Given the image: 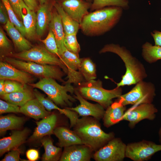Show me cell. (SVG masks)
Listing matches in <instances>:
<instances>
[{
  "label": "cell",
  "instance_id": "obj_46",
  "mask_svg": "<svg viewBox=\"0 0 161 161\" xmlns=\"http://www.w3.org/2000/svg\"><path fill=\"white\" fill-rule=\"evenodd\" d=\"M4 80L0 79V96L4 94Z\"/></svg>",
  "mask_w": 161,
  "mask_h": 161
},
{
  "label": "cell",
  "instance_id": "obj_37",
  "mask_svg": "<svg viewBox=\"0 0 161 161\" xmlns=\"http://www.w3.org/2000/svg\"><path fill=\"white\" fill-rule=\"evenodd\" d=\"M26 84L17 81L6 80L4 82V94L23 91L27 88Z\"/></svg>",
  "mask_w": 161,
  "mask_h": 161
},
{
  "label": "cell",
  "instance_id": "obj_38",
  "mask_svg": "<svg viewBox=\"0 0 161 161\" xmlns=\"http://www.w3.org/2000/svg\"><path fill=\"white\" fill-rule=\"evenodd\" d=\"M20 107L2 100H0V114L7 113H20Z\"/></svg>",
  "mask_w": 161,
  "mask_h": 161
},
{
  "label": "cell",
  "instance_id": "obj_9",
  "mask_svg": "<svg viewBox=\"0 0 161 161\" xmlns=\"http://www.w3.org/2000/svg\"><path fill=\"white\" fill-rule=\"evenodd\" d=\"M126 147L120 138L114 137L96 151L94 159L97 161H122L126 157Z\"/></svg>",
  "mask_w": 161,
  "mask_h": 161
},
{
  "label": "cell",
  "instance_id": "obj_21",
  "mask_svg": "<svg viewBox=\"0 0 161 161\" xmlns=\"http://www.w3.org/2000/svg\"><path fill=\"white\" fill-rule=\"evenodd\" d=\"M53 133L58 139V145L61 148L75 145L83 144L80 139L74 131L61 126L55 128Z\"/></svg>",
  "mask_w": 161,
  "mask_h": 161
},
{
  "label": "cell",
  "instance_id": "obj_18",
  "mask_svg": "<svg viewBox=\"0 0 161 161\" xmlns=\"http://www.w3.org/2000/svg\"><path fill=\"white\" fill-rule=\"evenodd\" d=\"M57 120L56 115L51 114L41 120L37 122V126L30 138L29 140L31 141L36 140L53 134Z\"/></svg>",
  "mask_w": 161,
  "mask_h": 161
},
{
  "label": "cell",
  "instance_id": "obj_33",
  "mask_svg": "<svg viewBox=\"0 0 161 161\" xmlns=\"http://www.w3.org/2000/svg\"><path fill=\"white\" fill-rule=\"evenodd\" d=\"M128 0H92L90 9L94 11L106 6H116L126 8L128 6Z\"/></svg>",
  "mask_w": 161,
  "mask_h": 161
},
{
  "label": "cell",
  "instance_id": "obj_28",
  "mask_svg": "<svg viewBox=\"0 0 161 161\" xmlns=\"http://www.w3.org/2000/svg\"><path fill=\"white\" fill-rule=\"evenodd\" d=\"M53 6L61 17L65 34H77L80 24L69 16L58 2L55 1Z\"/></svg>",
  "mask_w": 161,
  "mask_h": 161
},
{
  "label": "cell",
  "instance_id": "obj_15",
  "mask_svg": "<svg viewBox=\"0 0 161 161\" xmlns=\"http://www.w3.org/2000/svg\"><path fill=\"white\" fill-rule=\"evenodd\" d=\"M31 74L19 69L5 61L0 62V79L14 80L22 84L30 83L33 78Z\"/></svg>",
  "mask_w": 161,
  "mask_h": 161
},
{
  "label": "cell",
  "instance_id": "obj_36",
  "mask_svg": "<svg viewBox=\"0 0 161 161\" xmlns=\"http://www.w3.org/2000/svg\"><path fill=\"white\" fill-rule=\"evenodd\" d=\"M41 41L45 45V48L49 52L59 57L58 50L54 35L50 29L46 38Z\"/></svg>",
  "mask_w": 161,
  "mask_h": 161
},
{
  "label": "cell",
  "instance_id": "obj_41",
  "mask_svg": "<svg viewBox=\"0 0 161 161\" xmlns=\"http://www.w3.org/2000/svg\"><path fill=\"white\" fill-rule=\"evenodd\" d=\"M10 44L9 41L2 28L0 29V47L1 49L9 48Z\"/></svg>",
  "mask_w": 161,
  "mask_h": 161
},
{
  "label": "cell",
  "instance_id": "obj_34",
  "mask_svg": "<svg viewBox=\"0 0 161 161\" xmlns=\"http://www.w3.org/2000/svg\"><path fill=\"white\" fill-rule=\"evenodd\" d=\"M7 12L9 20L24 37L26 36L25 29L23 22L16 14L8 0H1Z\"/></svg>",
  "mask_w": 161,
  "mask_h": 161
},
{
  "label": "cell",
  "instance_id": "obj_47",
  "mask_svg": "<svg viewBox=\"0 0 161 161\" xmlns=\"http://www.w3.org/2000/svg\"><path fill=\"white\" fill-rule=\"evenodd\" d=\"M40 5H42L46 3L48 0H38Z\"/></svg>",
  "mask_w": 161,
  "mask_h": 161
},
{
  "label": "cell",
  "instance_id": "obj_20",
  "mask_svg": "<svg viewBox=\"0 0 161 161\" xmlns=\"http://www.w3.org/2000/svg\"><path fill=\"white\" fill-rule=\"evenodd\" d=\"M103 118V125L109 127L123 120L126 107L117 100L107 108Z\"/></svg>",
  "mask_w": 161,
  "mask_h": 161
},
{
  "label": "cell",
  "instance_id": "obj_44",
  "mask_svg": "<svg viewBox=\"0 0 161 161\" xmlns=\"http://www.w3.org/2000/svg\"><path fill=\"white\" fill-rule=\"evenodd\" d=\"M155 43V45L161 47V32L157 30L154 31L151 33Z\"/></svg>",
  "mask_w": 161,
  "mask_h": 161
},
{
  "label": "cell",
  "instance_id": "obj_6",
  "mask_svg": "<svg viewBox=\"0 0 161 161\" xmlns=\"http://www.w3.org/2000/svg\"><path fill=\"white\" fill-rule=\"evenodd\" d=\"M4 61L19 69L41 78H51L64 82L62 79L63 73L58 66L24 61L9 57H6Z\"/></svg>",
  "mask_w": 161,
  "mask_h": 161
},
{
  "label": "cell",
  "instance_id": "obj_42",
  "mask_svg": "<svg viewBox=\"0 0 161 161\" xmlns=\"http://www.w3.org/2000/svg\"><path fill=\"white\" fill-rule=\"evenodd\" d=\"M13 10L18 18L22 20L20 6L21 0H8Z\"/></svg>",
  "mask_w": 161,
  "mask_h": 161
},
{
  "label": "cell",
  "instance_id": "obj_30",
  "mask_svg": "<svg viewBox=\"0 0 161 161\" xmlns=\"http://www.w3.org/2000/svg\"><path fill=\"white\" fill-rule=\"evenodd\" d=\"M24 121L23 117L14 115L1 116L0 134H3L8 130L19 129L22 126Z\"/></svg>",
  "mask_w": 161,
  "mask_h": 161
},
{
  "label": "cell",
  "instance_id": "obj_12",
  "mask_svg": "<svg viewBox=\"0 0 161 161\" xmlns=\"http://www.w3.org/2000/svg\"><path fill=\"white\" fill-rule=\"evenodd\" d=\"M157 112V109L152 103L133 106L125 112L123 120L129 121V127L133 128L143 120H154Z\"/></svg>",
  "mask_w": 161,
  "mask_h": 161
},
{
  "label": "cell",
  "instance_id": "obj_7",
  "mask_svg": "<svg viewBox=\"0 0 161 161\" xmlns=\"http://www.w3.org/2000/svg\"><path fill=\"white\" fill-rule=\"evenodd\" d=\"M154 85L150 82L140 81L127 93L122 95L117 101L124 106L152 103L155 96Z\"/></svg>",
  "mask_w": 161,
  "mask_h": 161
},
{
  "label": "cell",
  "instance_id": "obj_11",
  "mask_svg": "<svg viewBox=\"0 0 161 161\" xmlns=\"http://www.w3.org/2000/svg\"><path fill=\"white\" fill-rule=\"evenodd\" d=\"M59 58L67 69V80L65 83H74L78 85L83 82V78L79 71L80 59L76 54L68 50L66 48L59 52Z\"/></svg>",
  "mask_w": 161,
  "mask_h": 161
},
{
  "label": "cell",
  "instance_id": "obj_49",
  "mask_svg": "<svg viewBox=\"0 0 161 161\" xmlns=\"http://www.w3.org/2000/svg\"><path fill=\"white\" fill-rule=\"evenodd\" d=\"M86 0V1H87L90 2L91 3H92V0Z\"/></svg>",
  "mask_w": 161,
  "mask_h": 161
},
{
  "label": "cell",
  "instance_id": "obj_24",
  "mask_svg": "<svg viewBox=\"0 0 161 161\" xmlns=\"http://www.w3.org/2000/svg\"><path fill=\"white\" fill-rule=\"evenodd\" d=\"M49 26L55 38L59 53L66 48L64 43L65 33L61 17L55 8Z\"/></svg>",
  "mask_w": 161,
  "mask_h": 161
},
{
  "label": "cell",
  "instance_id": "obj_10",
  "mask_svg": "<svg viewBox=\"0 0 161 161\" xmlns=\"http://www.w3.org/2000/svg\"><path fill=\"white\" fill-rule=\"evenodd\" d=\"M161 151V145L145 140L126 145V157L134 161L148 160L155 153Z\"/></svg>",
  "mask_w": 161,
  "mask_h": 161
},
{
  "label": "cell",
  "instance_id": "obj_32",
  "mask_svg": "<svg viewBox=\"0 0 161 161\" xmlns=\"http://www.w3.org/2000/svg\"><path fill=\"white\" fill-rule=\"evenodd\" d=\"M81 62L79 70L86 81L95 80L96 78L95 64L89 58L80 59Z\"/></svg>",
  "mask_w": 161,
  "mask_h": 161
},
{
  "label": "cell",
  "instance_id": "obj_40",
  "mask_svg": "<svg viewBox=\"0 0 161 161\" xmlns=\"http://www.w3.org/2000/svg\"><path fill=\"white\" fill-rule=\"evenodd\" d=\"M9 18L7 10L3 3L0 4V22L1 24H5L9 20Z\"/></svg>",
  "mask_w": 161,
  "mask_h": 161
},
{
  "label": "cell",
  "instance_id": "obj_48",
  "mask_svg": "<svg viewBox=\"0 0 161 161\" xmlns=\"http://www.w3.org/2000/svg\"><path fill=\"white\" fill-rule=\"evenodd\" d=\"M159 141L161 143V126L160 128L159 131Z\"/></svg>",
  "mask_w": 161,
  "mask_h": 161
},
{
  "label": "cell",
  "instance_id": "obj_3",
  "mask_svg": "<svg viewBox=\"0 0 161 161\" xmlns=\"http://www.w3.org/2000/svg\"><path fill=\"white\" fill-rule=\"evenodd\" d=\"M97 120L93 117H83L78 118L73 127L83 144L92 151H97L114 137L113 133H106L102 129Z\"/></svg>",
  "mask_w": 161,
  "mask_h": 161
},
{
  "label": "cell",
  "instance_id": "obj_13",
  "mask_svg": "<svg viewBox=\"0 0 161 161\" xmlns=\"http://www.w3.org/2000/svg\"><path fill=\"white\" fill-rule=\"evenodd\" d=\"M74 92V97L79 101L80 104L75 107L66 108L75 112L80 116H91L98 120L103 118L105 111L103 107L98 103L93 104L88 102L76 89Z\"/></svg>",
  "mask_w": 161,
  "mask_h": 161
},
{
  "label": "cell",
  "instance_id": "obj_45",
  "mask_svg": "<svg viewBox=\"0 0 161 161\" xmlns=\"http://www.w3.org/2000/svg\"><path fill=\"white\" fill-rule=\"evenodd\" d=\"M26 5L31 10L34 11L38 8L37 0H23Z\"/></svg>",
  "mask_w": 161,
  "mask_h": 161
},
{
  "label": "cell",
  "instance_id": "obj_27",
  "mask_svg": "<svg viewBox=\"0 0 161 161\" xmlns=\"http://www.w3.org/2000/svg\"><path fill=\"white\" fill-rule=\"evenodd\" d=\"M0 97L5 101L20 107L35 98L33 91L27 88L23 91L5 94Z\"/></svg>",
  "mask_w": 161,
  "mask_h": 161
},
{
  "label": "cell",
  "instance_id": "obj_16",
  "mask_svg": "<svg viewBox=\"0 0 161 161\" xmlns=\"http://www.w3.org/2000/svg\"><path fill=\"white\" fill-rule=\"evenodd\" d=\"M92 151L89 147L83 144L75 145L66 147L59 161H90Z\"/></svg>",
  "mask_w": 161,
  "mask_h": 161
},
{
  "label": "cell",
  "instance_id": "obj_26",
  "mask_svg": "<svg viewBox=\"0 0 161 161\" xmlns=\"http://www.w3.org/2000/svg\"><path fill=\"white\" fill-rule=\"evenodd\" d=\"M53 5H50L46 3L41 5L38 9L36 14V33L39 36L43 35L49 24L52 18V6Z\"/></svg>",
  "mask_w": 161,
  "mask_h": 161
},
{
  "label": "cell",
  "instance_id": "obj_22",
  "mask_svg": "<svg viewBox=\"0 0 161 161\" xmlns=\"http://www.w3.org/2000/svg\"><path fill=\"white\" fill-rule=\"evenodd\" d=\"M20 113L36 120L43 119L51 113L35 98L20 107Z\"/></svg>",
  "mask_w": 161,
  "mask_h": 161
},
{
  "label": "cell",
  "instance_id": "obj_14",
  "mask_svg": "<svg viewBox=\"0 0 161 161\" xmlns=\"http://www.w3.org/2000/svg\"><path fill=\"white\" fill-rule=\"evenodd\" d=\"M56 2L69 16L80 24L84 17L89 13L88 10L92 4L85 0H59Z\"/></svg>",
  "mask_w": 161,
  "mask_h": 161
},
{
  "label": "cell",
  "instance_id": "obj_2",
  "mask_svg": "<svg viewBox=\"0 0 161 161\" xmlns=\"http://www.w3.org/2000/svg\"><path fill=\"white\" fill-rule=\"evenodd\" d=\"M108 52L115 53L118 55L124 62L126 67V72L122 76L121 81L116 83L117 87H121L136 84L147 77L143 65L133 56L125 47H120L118 44H107L100 50V53Z\"/></svg>",
  "mask_w": 161,
  "mask_h": 161
},
{
  "label": "cell",
  "instance_id": "obj_5",
  "mask_svg": "<svg viewBox=\"0 0 161 161\" xmlns=\"http://www.w3.org/2000/svg\"><path fill=\"white\" fill-rule=\"evenodd\" d=\"M29 85L42 90L58 106L70 107L72 103L76 100L74 97L67 93L69 92L72 94L75 92V89L70 83H66L65 86H62L58 83L55 79L44 78L36 83H30Z\"/></svg>",
  "mask_w": 161,
  "mask_h": 161
},
{
  "label": "cell",
  "instance_id": "obj_29",
  "mask_svg": "<svg viewBox=\"0 0 161 161\" xmlns=\"http://www.w3.org/2000/svg\"><path fill=\"white\" fill-rule=\"evenodd\" d=\"M41 142L45 150V152L41 158L42 161H57L60 159L61 155V148L54 146L51 139L49 137L41 139Z\"/></svg>",
  "mask_w": 161,
  "mask_h": 161
},
{
  "label": "cell",
  "instance_id": "obj_31",
  "mask_svg": "<svg viewBox=\"0 0 161 161\" xmlns=\"http://www.w3.org/2000/svg\"><path fill=\"white\" fill-rule=\"evenodd\" d=\"M142 55L148 63L151 64L161 59V47L146 42L142 47Z\"/></svg>",
  "mask_w": 161,
  "mask_h": 161
},
{
  "label": "cell",
  "instance_id": "obj_17",
  "mask_svg": "<svg viewBox=\"0 0 161 161\" xmlns=\"http://www.w3.org/2000/svg\"><path fill=\"white\" fill-rule=\"evenodd\" d=\"M29 132V130L26 128L21 130H17L13 131L10 136L0 139V156L24 143Z\"/></svg>",
  "mask_w": 161,
  "mask_h": 161
},
{
  "label": "cell",
  "instance_id": "obj_39",
  "mask_svg": "<svg viewBox=\"0 0 161 161\" xmlns=\"http://www.w3.org/2000/svg\"><path fill=\"white\" fill-rule=\"evenodd\" d=\"M1 161H19L21 153L20 150L18 148L13 149L8 151Z\"/></svg>",
  "mask_w": 161,
  "mask_h": 161
},
{
  "label": "cell",
  "instance_id": "obj_23",
  "mask_svg": "<svg viewBox=\"0 0 161 161\" xmlns=\"http://www.w3.org/2000/svg\"><path fill=\"white\" fill-rule=\"evenodd\" d=\"M36 98L48 111L50 112L52 110H56L61 114L66 116L70 120V127H73L75 125L78 119V114L76 112L66 108L64 109L59 108L52 100L48 97H45L41 93L38 94Z\"/></svg>",
  "mask_w": 161,
  "mask_h": 161
},
{
  "label": "cell",
  "instance_id": "obj_8",
  "mask_svg": "<svg viewBox=\"0 0 161 161\" xmlns=\"http://www.w3.org/2000/svg\"><path fill=\"white\" fill-rule=\"evenodd\" d=\"M12 56L15 58L41 64L57 66L67 73V68L59 58L46 48L41 47H32L29 50L13 54Z\"/></svg>",
  "mask_w": 161,
  "mask_h": 161
},
{
  "label": "cell",
  "instance_id": "obj_35",
  "mask_svg": "<svg viewBox=\"0 0 161 161\" xmlns=\"http://www.w3.org/2000/svg\"><path fill=\"white\" fill-rule=\"evenodd\" d=\"M77 34H65L64 43L66 49L79 57L80 50V45L77 41Z\"/></svg>",
  "mask_w": 161,
  "mask_h": 161
},
{
  "label": "cell",
  "instance_id": "obj_43",
  "mask_svg": "<svg viewBox=\"0 0 161 161\" xmlns=\"http://www.w3.org/2000/svg\"><path fill=\"white\" fill-rule=\"evenodd\" d=\"M27 158L29 161H35L39 158L38 151L35 149H31L28 150L26 152Z\"/></svg>",
  "mask_w": 161,
  "mask_h": 161
},
{
  "label": "cell",
  "instance_id": "obj_25",
  "mask_svg": "<svg viewBox=\"0 0 161 161\" xmlns=\"http://www.w3.org/2000/svg\"><path fill=\"white\" fill-rule=\"evenodd\" d=\"M7 33L12 39L16 48L20 52L29 50L32 45L14 25L9 20L4 26Z\"/></svg>",
  "mask_w": 161,
  "mask_h": 161
},
{
  "label": "cell",
  "instance_id": "obj_1",
  "mask_svg": "<svg viewBox=\"0 0 161 161\" xmlns=\"http://www.w3.org/2000/svg\"><path fill=\"white\" fill-rule=\"evenodd\" d=\"M122 8L110 6L89 13L83 18L80 29L85 35L95 36L110 30L118 22L122 14Z\"/></svg>",
  "mask_w": 161,
  "mask_h": 161
},
{
  "label": "cell",
  "instance_id": "obj_4",
  "mask_svg": "<svg viewBox=\"0 0 161 161\" xmlns=\"http://www.w3.org/2000/svg\"><path fill=\"white\" fill-rule=\"evenodd\" d=\"M76 90L84 98L95 101L106 109L112 103V100L119 97L122 95L121 87H116L112 90L103 87L100 80L83 82L78 85Z\"/></svg>",
  "mask_w": 161,
  "mask_h": 161
},
{
  "label": "cell",
  "instance_id": "obj_19",
  "mask_svg": "<svg viewBox=\"0 0 161 161\" xmlns=\"http://www.w3.org/2000/svg\"><path fill=\"white\" fill-rule=\"evenodd\" d=\"M20 10L26 37L29 39H32L36 33V14L26 5L23 0H21Z\"/></svg>",
  "mask_w": 161,
  "mask_h": 161
}]
</instances>
